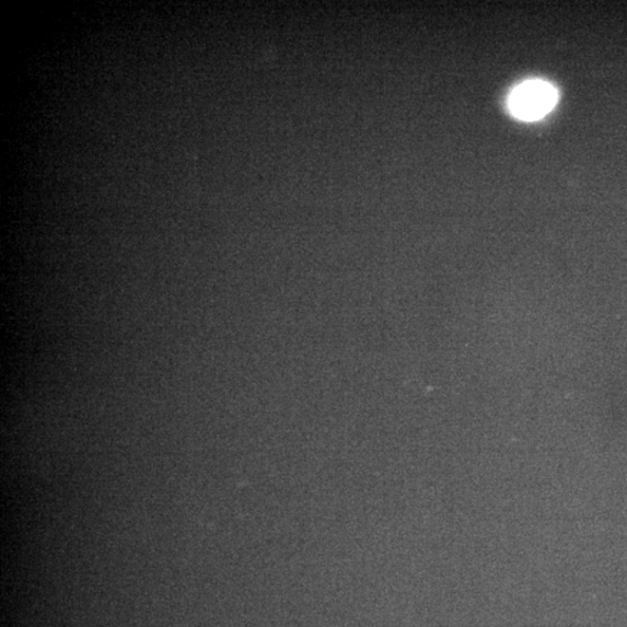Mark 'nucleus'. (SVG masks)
Instances as JSON below:
<instances>
[{
  "instance_id": "obj_1",
  "label": "nucleus",
  "mask_w": 627,
  "mask_h": 627,
  "mask_svg": "<svg viewBox=\"0 0 627 627\" xmlns=\"http://www.w3.org/2000/svg\"><path fill=\"white\" fill-rule=\"evenodd\" d=\"M558 91L544 81H527L510 93L508 101L512 116L524 121H537L555 108Z\"/></svg>"
}]
</instances>
